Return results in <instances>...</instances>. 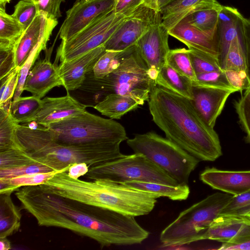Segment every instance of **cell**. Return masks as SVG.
<instances>
[{
  "mask_svg": "<svg viewBox=\"0 0 250 250\" xmlns=\"http://www.w3.org/2000/svg\"><path fill=\"white\" fill-rule=\"evenodd\" d=\"M11 193L0 194V238L13 234L21 227L20 208L13 203Z\"/></svg>",
  "mask_w": 250,
  "mask_h": 250,
  "instance_id": "cell-26",
  "label": "cell"
},
{
  "mask_svg": "<svg viewBox=\"0 0 250 250\" xmlns=\"http://www.w3.org/2000/svg\"><path fill=\"white\" fill-rule=\"evenodd\" d=\"M146 6L142 4L119 13L113 9L99 16L69 40L62 41L56 61H69L103 45L127 19Z\"/></svg>",
  "mask_w": 250,
  "mask_h": 250,
  "instance_id": "cell-9",
  "label": "cell"
},
{
  "mask_svg": "<svg viewBox=\"0 0 250 250\" xmlns=\"http://www.w3.org/2000/svg\"><path fill=\"white\" fill-rule=\"evenodd\" d=\"M115 0H80L66 12L59 30L60 38L66 41L79 33L95 19L113 9Z\"/></svg>",
  "mask_w": 250,
  "mask_h": 250,
  "instance_id": "cell-12",
  "label": "cell"
},
{
  "mask_svg": "<svg viewBox=\"0 0 250 250\" xmlns=\"http://www.w3.org/2000/svg\"><path fill=\"white\" fill-rule=\"evenodd\" d=\"M244 18L237 9L229 6L223 5L219 14L216 30L217 60L223 70L230 44L239 33Z\"/></svg>",
  "mask_w": 250,
  "mask_h": 250,
  "instance_id": "cell-21",
  "label": "cell"
},
{
  "mask_svg": "<svg viewBox=\"0 0 250 250\" xmlns=\"http://www.w3.org/2000/svg\"><path fill=\"white\" fill-rule=\"evenodd\" d=\"M16 68L14 50H0V80Z\"/></svg>",
  "mask_w": 250,
  "mask_h": 250,
  "instance_id": "cell-46",
  "label": "cell"
},
{
  "mask_svg": "<svg viewBox=\"0 0 250 250\" xmlns=\"http://www.w3.org/2000/svg\"><path fill=\"white\" fill-rule=\"evenodd\" d=\"M51 52L46 53L43 60L36 62L30 69L26 79L24 90L32 96L42 99L56 86H63L59 75L58 65L50 61Z\"/></svg>",
  "mask_w": 250,
  "mask_h": 250,
  "instance_id": "cell-18",
  "label": "cell"
},
{
  "mask_svg": "<svg viewBox=\"0 0 250 250\" xmlns=\"http://www.w3.org/2000/svg\"><path fill=\"white\" fill-rule=\"evenodd\" d=\"M69 166L60 170L23 175L11 178H0V194L12 193L21 188L42 184L61 171H68Z\"/></svg>",
  "mask_w": 250,
  "mask_h": 250,
  "instance_id": "cell-28",
  "label": "cell"
},
{
  "mask_svg": "<svg viewBox=\"0 0 250 250\" xmlns=\"http://www.w3.org/2000/svg\"><path fill=\"white\" fill-rule=\"evenodd\" d=\"M188 50L196 74L223 70L216 57L194 49L188 48Z\"/></svg>",
  "mask_w": 250,
  "mask_h": 250,
  "instance_id": "cell-36",
  "label": "cell"
},
{
  "mask_svg": "<svg viewBox=\"0 0 250 250\" xmlns=\"http://www.w3.org/2000/svg\"><path fill=\"white\" fill-rule=\"evenodd\" d=\"M231 85L238 91L242 92L250 87L248 72L231 69L224 70Z\"/></svg>",
  "mask_w": 250,
  "mask_h": 250,
  "instance_id": "cell-44",
  "label": "cell"
},
{
  "mask_svg": "<svg viewBox=\"0 0 250 250\" xmlns=\"http://www.w3.org/2000/svg\"><path fill=\"white\" fill-rule=\"evenodd\" d=\"M58 21L39 12L15 43L13 50L16 68H20L32 51L42 41L49 40Z\"/></svg>",
  "mask_w": 250,
  "mask_h": 250,
  "instance_id": "cell-15",
  "label": "cell"
},
{
  "mask_svg": "<svg viewBox=\"0 0 250 250\" xmlns=\"http://www.w3.org/2000/svg\"><path fill=\"white\" fill-rule=\"evenodd\" d=\"M15 191L21 208L40 226L67 229L96 241L101 247L139 244L149 236L134 216L52 194L39 185Z\"/></svg>",
  "mask_w": 250,
  "mask_h": 250,
  "instance_id": "cell-1",
  "label": "cell"
},
{
  "mask_svg": "<svg viewBox=\"0 0 250 250\" xmlns=\"http://www.w3.org/2000/svg\"><path fill=\"white\" fill-rule=\"evenodd\" d=\"M0 250H8L11 249L10 242L6 238H0Z\"/></svg>",
  "mask_w": 250,
  "mask_h": 250,
  "instance_id": "cell-51",
  "label": "cell"
},
{
  "mask_svg": "<svg viewBox=\"0 0 250 250\" xmlns=\"http://www.w3.org/2000/svg\"><path fill=\"white\" fill-rule=\"evenodd\" d=\"M128 49L123 51L106 50L96 62L92 71L93 76L101 79L111 73L118 66Z\"/></svg>",
  "mask_w": 250,
  "mask_h": 250,
  "instance_id": "cell-34",
  "label": "cell"
},
{
  "mask_svg": "<svg viewBox=\"0 0 250 250\" xmlns=\"http://www.w3.org/2000/svg\"><path fill=\"white\" fill-rule=\"evenodd\" d=\"M20 69L16 68L0 80V105L12 101L19 80Z\"/></svg>",
  "mask_w": 250,
  "mask_h": 250,
  "instance_id": "cell-42",
  "label": "cell"
},
{
  "mask_svg": "<svg viewBox=\"0 0 250 250\" xmlns=\"http://www.w3.org/2000/svg\"><path fill=\"white\" fill-rule=\"evenodd\" d=\"M200 180L212 188L236 195L250 190V170L229 171L207 167Z\"/></svg>",
  "mask_w": 250,
  "mask_h": 250,
  "instance_id": "cell-20",
  "label": "cell"
},
{
  "mask_svg": "<svg viewBox=\"0 0 250 250\" xmlns=\"http://www.w3.org/2000/svg\"><path fill=\"white\" fill-rule=\"evenodd\" d=\"M147 102L153 122L167 139L199 161H214L222 155L217 133L205 123L191 100L156 86Z\"/></svg>",
  "mask_w": 250,
  "mask_h": 250,
  "instance_id": "cell-2",
  "label": "cell"
},
{
  "mask_svg": "<svg viewBox=\"0 0 250 250\" xmlns=\"http://www.w3.org/2000/svg\"><path fill=\"white\" fill-rule=\"evenodd\" d=\"M239 122L246 134V140L250 144V87L234 103Z\"/></svg>",
  "mask_w": 250,
  "mask_h": 250,
  "instance_id": "cell-38",
  "label": "cell"
},
{
  "mask_svg": "<svg viewBox=\"0 0 250 250\" xmlns=\"http://www.w3.org/2000/svg\"><path fill=\"white\" fill-rule=\"evenodd\" d=\"M174 37L187 46L216 57L218 56L217 37H212L196 28L184 22H179L168 31Z\"/></svg>",
  "mask_w": 250,
  "mask_h": 250,
  "instance_id": "cell-23",
  "label": "cell"
},
{
  "mask_svg": "<svg viewBox=\"0 0 250 250\" xmlns=\"http://www.w3.org/2000/svg\"><path fill=\"white\" fill-rule=\"evenodd\" d=\"M86 107L69 93L60 97H46L42 99L39 111L29 123L45 126L80 114L86 110Z\"/></svg>",
  "mask_w": 250,
  "mask_h": 250,
  "instance_id": "cell-17",
  "label": "cell"
},
{
  "mask_svg": "<svg viewBox=\"0 0 250 250\" xmlns=\"http://www.w3.org/2000/svg\"><path fill=\"white\" fill-rule=\"evenodd\" d=\"M18 124L17 143L21 150L35 162L60 170L76 163H85L89 167L122 156L120 143L81 146L62 145L53 141L45 127L34 124Z\"/></svg>",
  "mask_w": 250,
  "mask_h": 250,
  "instance_id": "cell-4",
  "label": "cell"
},
{
  "mask_svg": "<svg viewBox=\"0 0 250 250\" xmlns=\"http://www.w3.org/2000/svg\"><path fill=\"white\" fill-rule=\"evenodd\" d=\"M41 187L52 194L134 217L149 214L159 198L108 180L75 179L67 171L57 173Z\"/></svg>",
  "mask_w": 250,
  "mask_h": 250,
  "instance_id": "cell-3",
  "label": "cell"
},
{
  "mask_svg": "<svg viewBox=\"0 0 250 250\" xmlns=\"http://www.w3.org/2000/svg\"><path fill=\"white\" fill-rule=\"evenodd\" d=\"M250 234V217L219 215L211 223L200 240L208 239L233 244Z\"/></svg>",
  "mask_w": 250,
  "mask_h": 250,
  "instance_id": "cell-19",
  "label": "cell"
},
{
  "mask_svg": "<svg viewBox=\"0 0 250 250\" xmlns=\"http://www.w3.org/2000/svg\"><path fill=\"white\" fill-rule=\"evenodd\" d=\"M132 98L116 93L107 95L93 107L102 115L111 119H120L125 114L138 107Z\"/></svg>",
  "mask_w": 250,
  "mask_h": 250,
  "instance_id": "cell-27",
  "label": "cell"
},
{
  "mask_svg": "<svg viewBox=\"0 0 250 250\" xmlns=\"http://www.w3.org/2000/svg\"><path fill=\"white\" fill-rule=\"evenodd\" d=\"M44 127L53 141L65 146L121 144L128 139L119 123L86 110Z\"/></svg>",
  "mask_w": 250,
  "mask_h": 250,
  "instance_id": "cell-5",
  "label": "cell"
},
{
  "mask_svg": "<svg viewBox=\"0 0 250 250\" xmlns=\"http://www.w3.org/2000/svg\"><path fill=\"white\" fill-rule=\"evenodd\" d=\"M243 25L238 35L231 42L227 55L224 70L231 69L248 72L246 54L240 37Z\"/></svg>",
  "mask_w": 250,
  "mask_h": 250,
  "instance_id": "cell-35",
  "label": "cell"
},
{
  "mask_svg": "<svg viewBox=\"0 0 250 250\" xmlns=\"http://www.w3.org/2000/svg\"><path fill=\"white\" fill-rule=\"evenodd\" d=\"M25 28L5 8L0 7V50L13 49Z\"/></svg>",
  "mask_w": 250,
  "mask_h": 250,
  "instance_id": "cell-29",
  "label": "cell"
},
{
  "mask_svg": "<svg viewBox=\"0 0 250 250\" xmlns=\"http://www.w3.org/2000/svg\"><path fill=\"white\" fill-rule=\"evenodd\" d=\"M121 184L134 189L149 193L158 196L165 197L173 201L186 200L190 193L188 185L171 186L155 182L126 181Z\"/></svg>",
  "mask_w": 250,
  "mask_h": 250,
  "instance_id": "cell-24",
  "label": "cell"
},
{
  "mask_svg": "<svg viewBox=\"0 0 250 250\" xmlns=\"http://www.w3.org/2000/svg\"><path fill=\"white\" fill-rule=\"evenodd\" d=\"M105 51L103 45L73 60L60 62L58 66V72L63 86L67 91L76 90L82 86L87 75L93 70Z\"/></svg>",
  "mask_w": 250,
  "mask_h": 250,
  "instance_id": "cell-16",
  "label": "cell"
},
{
  "mask_svg": "<svg viewBox=\"0 0 250 250\" xmlns=\"http://www.w3.org/2000/svg\"><path fill=\"white\" fill-rule=\"evenodd\" d=\"M99 81L106 96L116 93L128 97L139 105L147 101L152 89L157 86L135 44L129 48L114 71Z\"/></svg>",
  "mask_w": 250,
  "mask_h": 250,
  "instance_id": "cell-8",
  "label": "cell"
},
{
  "mask_svg": "<svg viewBox=\"0 0 250 250\" xmlns=\"http://www.w3.org/2000/svg\"><path fill=\"white\" fill-rule=\"evenodd\" d=\"M250 212V190L233 195L219 215L246 216Z\"/></svg>",
  "mask_w": 250,
  "mask_h": 250,
  "instance_id": "cell-37",
  "label": "cell"
},
{
  "mask_svg": "<svg viewBox=\"0 0 250 250\" xmlns=\"http://www.w3.org/2000/svg\"><path fill=\"white\" fill-rule=\"evenodd\" d=\"M203 0H177L162 8V23L170 30L181 21L191 10Z\"/></svg>",
  "mask_w": 250,
  "mask_h": 250,
  "instance_id": "cell-30",
  "label": "cell"
},
{
  "mask_svg": "<svg viewBox=\"0 0 250 250\" xmlns=\"http://www.w3.org/2000/svg\"><path fill=\"white\" fill-rule=\"evenodd\" d=\"M167 63L192 82L196 81V75L192 65L188 49H170L167 57Z\"/></svg>",
  "mask_w": 250,
  "mask_h": 250,
  "instance_id": "cell-33",
  "label": "cell"
},
{
  "mask_svg": "<svg viewBox=\"0 0 250 250\" xmlns=\"http://www.w3.org/2000/svg\"><path fill=\"white\" fill-rule=\"evenodd\" d=\"M85 178L103 179L117 183L126 181L155 182L177 186L178 183L163 169L140 153L125 155L90 166Z\"/></svg>",
  "mask_w": 250,
  "mask_h": 250,
  "instance_id": "cell-10",
  "label": "cell"
},
{
  "mask_svg": "<svg viewBox=\"0 0 250 250\" xmlns=\"http://www.w3.org/2000/svg\"><path fill=\"white\" fill-rule=\"evenodd\" d=\"M157 85L176 94L192 100V81L181 74L167 63L159 71L156 79Z\"/></svg>",
  "mask_w": 250,
  "mask_h": 250,
  "instance_id": "cell-25",
  "label": "cell"
},
{
  "mask_svg": "<svg viewBox=\"0 0 250 250\" xmlns=\"http://www.w3.org/2000/svg\"><path fill=\"white\" fill-rule=\"evenodd\" d=\"M177 0H158L160 11L169 3Z\"/></svg>",
  "mask_w": 250,
  "mask_h": 250,
  "instance_id": "cell-52",
  "label": "cell"
},
{
  "mask_svg": "<svg viewBox=\"0 0 250 250\" xmlns=\"http://www.w3.org/2000/svg\"><path fill=\"white\" fill-rule=\"evenodd\" d=\"M246 216L249 217L250 218V212H249Z\"/></svg>",
  "mask_w": 250,
  "mask_h": 250,
  "instance_id": "cell-54",
  "label": "cell"
},
{
  "mask_svg": "<svg viewBox=\"0 0 250 250\" xmlns=\"http://www.w3.org/2000/svg\"><path fill=\"white\" fill-rule=\"evenodd\" d=\"M10 107H0V151L11 149H20L16 138L18 124L11 117Z\"/></svg>",
  "mask_w": 250,
  "mask_h": 250,
  "instance_id": "cell-32",
  "label": "cell"
},
{
  "mask_svg": "<svg viewBox=\"0 0 250 250\" xmlns=\"http://www.w3.org/2000/svg\"><path fill=\"white\" fill-rule=\"evenodd\" d=\"M233 88L192 83V103L198 113L210 127L213 128L218 117Z\"/></svg>",
  "mask_w": 250,
  "mask_h": 250,
  "instance_id": "cell-14",
  "label": "cell"
},
{
  "mask_svg": "<svg viewBox=\"0 0 250 250\" xmlns=\"http://www.w3.org/2000/svg\"><path fill=\"white\" fill-rule=\"evenodd\" d=\"M135 153L144 155L163 169L179 184L188 185L199 160L176 144L154 132L137 134L126 140Z\"/></svg>",
  "mask_w": 250,
  "mask_h": 250,
  "instance_id": "cell-7",
  "label": "cell"
},
{
  "mask_svg": "<svg viewBox=\"0 0 250 250\" xmlns=\"http://www.w3.org/2000/svg\"><path fill=\"white\" fill-rule=\"evenodd\" d=\"M39 12L37 3L20 0L15 6L12 16L25 29L30 24Z\"/></svg>",
  "mask_w": 250,
  "mask_h": 250,
  "instance_id": "cell-40",
  "label": "cell"
},
{
  "mask_svg": "<svg viewBox=\"0 0 250 250\" xmlns=\"http://www.w3.org/2000/svg\"><path fill=\"white\" fill-rule=\"evenodd\" d=\"M223 7L217 0H203L180 22L187 23L212 37H217L219 14Z\"/></svg>",
  "mask_w": 250,
  "mask_h": 250,
  "instance_id": "cell-22",
  "label": "cell"
},
{
  "mask_svg": "<svg viewBox=\"0 0 250 250\" xmlns=\"http://www.w3.org/2000/svg\"><path fill=\"white\" fill-rule=\"evenodd\" d=\"M42 99L34 96L20 97L10 104L9 112L17 123L28 124L39 111Z\"/></svg>",
  "mask_w": 250,
  "mask_h": 250,
  "instance_id": "cell-31",
  "label": "cell"
},
{
  "mask_svg": "<svg viewBox=\"0 0 250 250\" xmlns=\"http://www.w3.org/2000/svg\"><path fill=\"white\" fill-rule=\"evenodd\" d=\"M144 3L159 9L158 0H115L113 10L115 13H119Z\"/></svg>",
  "mask_w": 250,
  "mask_h": 250,
  "instance_id": "cell-47",
  "label": "cell"
},
{
  "mask_svg": "<svg viewBox=\"0 0 250 250\" xmlns=\"http://www.w3.org/2000/svg\"><path fill=\"white\" fill-rule=\"evenodd\" d=\"M162 21L160 11L144 7L127 19L104 44L106 50L123 51L134 45L153 25Z\"/></svg>",
  "mask_w": 250,
  "mask_h": 250,
  "instance_id": "cell-11",
  "label": "cell"
},
{
  "mask_svg": "<svg viewBox=\"0 0 250 250\" xmlns=\"http://www.w3.org/2000/svg\"><path fill=\"white\" fill-rule=\"evenodd\" d=\"M35 162L24 152L17 149L0 151V168H11Z\"/></svg>",
  "mask_w": 250,
  "mask_h": 250,
  "instance_id": "cell-39",
  "label": "cell"
},
{
  "mask_svg": "<svg viewBox=\"0 0 250 250\" xmlns=\"http://www.w3.org/2000/svg\"><path fill=\"white\" fill-rule=\"evenodd\" d=\"M53 170L47 166L36 162L11 168H0V178H11L25 174Z\"/></svg>",
  "mask_w": 250,
  "mask_h": 250,
  "instance_id": "cell-41",
  "label": "cell"
},
{
  "mask_svg": "<svg viewBox=\"0 0 250 250\" xmlns=\"http://www.w3.org/2000/svg\"><path fill=\"white\" fill-rule=\"evenodd\" d=\"M243 26L244 37L242 43L245 50L248 73L250 79V19L245 18L243 19Z\"/></svg>",
  "mask_w": 250,
  "mask_h": 250,
  "instance_id": "cell-48",
  "label": "cell"
},
{
  "mask_svg": "<svg viewBox=\"0 0 250 250\" xmlns=\"http://www.w3.org/2000/svg\"></svg>",
  "mask_w": 250,
  "mask_h": 250,
  "instance_id": "cell-55",
  "label": "cell"
},
{
  "mask_svg": "<svg viewBox=\"0 0 250 250\" xmlns=\"http://www.w3.org/2000/svg\"><path fill=\"white\" fill-rule=\"evenodd\" d=\"M196 75V80L192 83L235 89L229 83L224 70L200 73Z\"/></svg>",
  "mask_w": 250,
  "mask_h": 250,
  "instance_id": "cell-43",
  "label": "cell"
},
{
  "mask_svg": "<svg viewBox=\"0 0 250 250\" xmlns=\"http://www.w3.org/2000/svg\"><path fill=\"white\" fill-rule=\"evenodd\" d=\"M20 0L33 2H34L36 3H37L38 2V0ZM10 1V0H0V7L5 8L6 4L7 3L9 2Z\"/></svg>",
  "mask_w": 250,
  "mask_h": 250,
  "instance_id": "cell-53",
  "label": "cell"
},
{
  "mask_svg": "<svg viewBox=\"0 0 250 250\" xmlns=\"http://www.w3.org/2000/svg\"><path fill=\"white\" fill-rule=\"evenodd\" d=\"M89 170V166L85 163H76L72 164L67 171L68 175L75 179L84 176Z\"/></svg>",
  "mask_w": 250,
  "mask_h": 250,
  "instance_id": "cell-49",
  "label": "cell"
},
{
  "mask_svg": "<svg viewBox=\"0 0 250 250\" xmlns=\"http://www.w3.org/2000/svg\"><path fill=\"white\" fill-rule=\"evenodd\" d=\"M232 196L227 193L216 192L181 212L161 232V242L169 247L200 241Z\"/></svg>",
  "mask_w": 250,
  "mask_h": 250,
  "instance_id": "cell-6",
  "label": "cell"
},
{
  "mask_svg": "<svg viewBox=\"0 0 250 250\" xmlns=\"http://www.w3.org/2000/svg\"><path fill=\"white\" fill-rule=\"evenodd\" d=\"M65 0H38L39 12L48 17L57 20L62 17L61 5Z\"/></svg>",
  "mask_w": 250,
  "mask_h": 250,
  "instance_id": "cell-45",
  "label": "cell"
},
{
  "mask_svg": "<svg viewBox=\"0 0 250 250\" xmlns=\"http://www.w3.org/2000/svg\"><path fill=\"white\" fill-rule=\"evenodd\" d=\"M169 36L168 30L161 21L153 25L135 44L151 77L155 81L159 71L167 63L170 50Z\"/></svg>",
  "mask_w": 250,
  "mask_h": 250,
  "instance_id": "cell-13",
  "label": "cell"
},
{
  "mask_svg": "<svg viewBox=\"0 0 250 250\" xmlns=\"http://www.w3.org/2000/svg\"><path fill=\"white\" fill-rule=\"evenodd\" d=\"M220 250H250V234L235 244L223 243Z\"/></svg>",
  "mask_w": 250,
  "mask_h": 250,
  "instance_id": "cell-50",
  "label": "cell"
}]
</instances>
